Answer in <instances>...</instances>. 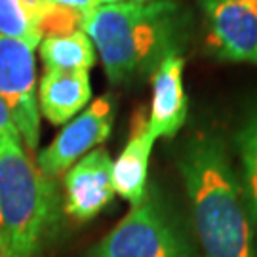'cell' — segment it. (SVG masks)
<instances>
[{"label":"cell","mask_w":257,"mask_h":257,"mask_svg":"<svg viewBox=\"0 0 257 257\" xmlns=\"http://www.w3.org/2000/svg\"><path fill=\"white\" fill-rule=\"evenodd\" d=\"M177 168L204 257H257L255 230L225 141L213 132L194 134L179 151Z\"/></svg>","instance_id":"1"},{"label":"cell","mask_w":257,"mask_h":257,"mask_svg":"<svg viewBox=\"0 0 257 257\" xmlns=\"http://www.w3.org/2000/svg\"><path fill=\"white\" fill-rule=\"evenodd\" d=\"M82 31L90 37L112 84L141 78L170 55H179L189 23L172 0L99 4L84 14Z\"/></svg>","instance_id":"2"},{"label":"cell","mask_w":257,"mask_h":257,"mask_svg":"<svg viewBox=\"0 0 257 257\" xmlns=\"http://www.w3.org/2000/svg\"><path fill=\"white\" fill-rule=\"evenodd\" d=\"M59 217L54 179L12 143L0 153V257H37Z\"/></svg>","instance_id":"3"},{"label":"cell","mask_w":257,"mask_h":257,"mask_svg":"<svg viewBox=\"0 0 257 257\" xmlns=\"http://www.w3.org/2000/svg\"><path fill=\"white\" fill-rule=\"evenodd\" d=\"M88 257H193L174 221L151 194L105 234Z\"/></svg>","instance_id":"4"},{"label":"cell","mask_w":257,"mask_h":257,"mask_svg":"<svg viewBox=\"0 0 257 257\" xmlns=\"http://www.w3.org/2000/svg\"><path fill=\"white\" fill-rule=\"evenodd\" d=\"M37 88L35 48L0 35V97L8 105L21 141L29 151H35L40 139Z\"/></svg>","instance_id":"5"},{"label":"cell","mask_w":257,"mask_h":257,"mask_svg":"<svg viewBox=\"0 0 257 257\" xmlns=\"http://www.w3.org/2000/svg\"><path fill=\"white\" fill-rule=\"evenodd\" d=\"M114 124V99L112 95H101L86 109L67 122L57 138L44 147L37 156V166L55 179L65 174L84 155L107 141Z\"/></svg>","instance_id":"6"},{"label":"cell","mask_w":257,"mask_h":257,"mask_svg":"<svg viewBox=\"0 0 257 257\" xmlns=\"http://www.w3.org/2000/svg\"><path fill=\"white\" fill-rule=\"evenodd\" d=\"M206 44L234 63L257 65V0H202Z\"/></svg>","instance_id":"7"},{"label":"cell","mask_w":257,"mask_h":257,"mask_svg":"<svg viewBox=\"0 0 257 257\" xmlns=\"http://www.w3.org/2000/svg\"><path fill=\"white\" fill-rule=\"evenodd\" d=\"M63 208L76 221L97 217L114 198L112 158L105 149H93L74 162L63 177Z\"/></svg>","instance_id":"8"},{"label":"cell","mask_w":257,"mask_h":257,"mask_svg":"<svg viewBox=\"0 0 257 257\" xmlns=\"http://www.w3.org/2000/svg\"><path fill=\"white\" fill-rule=\"evenodd\" d=\"M185 59L170 55L153 73V101L149 112V130L158 138H174L183 128L189 101L183 84Z\"/></svg>","instance_id":"9"},{"label":"cell","mask_w":257,"mask_h":257,"mask_svg":"<svg viewBox=\"0 0 257 257\" xmlns=\"http://www.w3.org/2000/svg\"><path fill=\"white\" fill-rule=\"evenodd\" d=\"M156 138L149 130V114L139 109L130 126V138L120 156L112 162V187L120 198L132 206L139 204L147 194L149 162Z\"/></svg>","instance_id":"10"},{"label":"cell","mask_w":257,"mask_h":257,"mask_svg":"<svg viewBox=\"0 0 257 257\" xmlns=\"http://www.w3.org/2000/svg\"><path fill=\"white\" fill-rule=\"evenodd\" d=\"M38 110L54 126H65L80 114L92 99L90 74L86 71H44L37 88Z\"/></svg>","instance_id":"11"},{"label":"cell","mask_w":257,"mask_h":257,"mask_svg":"<svg viewBox=\"0 0 257 257\" xmlns=\"http://www.w3.org/2000/svg\"><path fill=\"white\" fill-rule=\"evenodd\" d=\"M38 46H40V59L46 71L88 73L95 63V48L82 29L63 37L42 38Z\"/></svg>","instance_id":"12"},{"label":"cell","mask_w":257,"mask_h":257,"mask_svg":"<svg viewBox=\"0 0 257 257\" xmlns=\"http://www.w3.org/2000/svg\"><path fill=\"white\" fill-rule=\"evenodd\" d=\"M234 147L238 153L240 185L253 230L257 232V101L246 110L234 134Z\"/></svg>","instance_id":"13"},{"label":"cell","mask_w":257,"mask_h":257,"mask_svg":"<svg viewBox=\"0 0 257 257\" xmlns=\"http://www.w3.org/2000/svg\"><path fill=\"white\" fill-rule=\"evenodd\" d=\"M0 35L21 40L35 50L42 40L31 23L21 0H0Z\"/></svg>","instance_id":"14"},{"label":"cell","mask_w":257,"mask_h":257,"mask_svg":"<svg viewBox=\"0 0 257 257\" xmlns=\"http://www.w3.org/2000/svg\"><path fill=\"white\" fill-rule=\"evenodd\" d=\"M12 143H23V141H21V136H19L8 105L0 97V153Z\"/></svg>","instance_id":"15"},{"label":"cell","mask_w":257,"mask_h":257,"mask_svg":"<svg viewBox=\"0 0 257 257\" xmlns=\"http://www.w3.org/2000/svg\"><path fill=\"white\" fill-rule=\"evenodd\" d=\"M21 4H23L25 12H27L31 23L37 29V25L40 23V19L44 18L48 10L52 8L54 0H21Z\"/></svg>","instance_id":"16"},{"label":"cell","mask_w":257,"mask_h":257,"mask_svg":"<svg viewBox=\"0 0 257 257\" xmlns=\"http://www.w3.org/2000/svg\"><path fill=\"white\" fill-rule=\"evenodd\" d=\"M57 4H63L67 8H73L80 14H88L93 8H97L99 4H103V0H54Z\"/></svg>","instance_id":"17"},{"label":"cell","mask_w":257,"mask_h":257,"mask_svg":"<svg viewBox=\"0 0 257 257\" xmlns=\"http://www.w3.org/2000/svg\"><path fill=\"white\" fill-rule=\"evenodd\" d=\"M118 2H151V0H103V4H118Z\"/></svg>","instance_id":"18"}]
</instances>
